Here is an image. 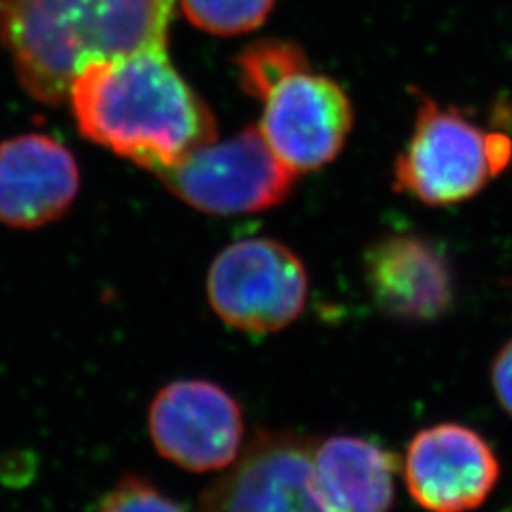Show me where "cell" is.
<instances>
[{"label": "cell", "mask_w": 512, "mask_h": 512, "mask_svg": "<svg viewBox=\"0 0 512 512\" xmlns=\"http://www.w3.org/2000/svg\"><path fill=\"white\" fill-rule=\"evenodd\" d=\"M69 101L86 139L154 173L217 139L215 116L175 69L167 38L86 65Z\"/></svg>", "instance_id": "1"}, {"label": "cell", "mask_w": 512, "mask_h": 512, "mask_svg": "<svg viewBox=\"0 0 512 512\" xmlns=\"http://www.w3.org/2000/svg\"><path fill=\"white\" fill-rule=\"evenodd\" d=\"M177 0H0V44L33 99L61 105L86 65L169 35Z\"/></svg>", "instance_id": "2"}, {"label": "cell", "mask_w": 512, "mask_h": 512, "mask_svg": "<svg viewBox=\"0 0 512 512\" xmlns=\"http://www.w3.org/2000/svg\"><path fill=\"white\" fill-rule=\"evenodd\" d=\"M512 160L511 135L463 110L420 97L414 128L393 165V188L433 207L475 198Z\"/></svg>", "instance_id": "3"}, {"label": "cell", "mask_w": 512, "mask_h": 512, "mask_svg": "<svg viewBox=\"0 0 512 512\" xmlns=\"http://www.w3.org/2000/svg\"><path fill=\"white\" fill-rule=\"evenodd\" d=\"M156 175L179 200L217 217L268 211L291 196L298 179L253 126L194 148Z\"/></svg>", "instance_id": "4"}, {"label": "cell", "mask_w": 512, "mask_h": 512, "mask_svg": "<svg viewBox=\"0 0 512 512\" xmlns=\"http://www.w3.org/2000/svg\"><path fill=\"white\" fill-rule=\"evenodd\" d=\"M207 298L226 325L251 334L289 327L308 302V274L289 247L249 238L222 249L207 275Z\"/></svg>", "instance_id": "5"}, {"label": "cell", "mask_w": 512, "mask_h": 512, "mask_svg": "<svg viewBox=\"0 0 512 512\" xmlns=\"http://www.w3.org/2000/svg\"><path fill=\"white\" fill-rule=\"evenodd\" d=\"M260 133L275 156L296 175L317 171L338 158L353 128L346 90L310 61L281 76L258 99Z\"/></svg>", "instance_id": "6"}, {"label": "cell", "mask_w": 512, "mask_h": 512, "mask_svg": "<svg viewBox=\"0 0 512 512\" xmlns=\"http://www.w3.org/2000/svg\"><path fill=\"white\" fill-rule=\"evenodd\" d=\"M148 433L162 458L190 473L228 469L243 452L238 401L207 380L162 387L148 410Z\"/></svg>", "instance_id": "7"}, {"label": "cell", "mask_w": 512, "mask_h": 512, "mask_svg": "<svg viewBox=\"0 0 512 512\" xmlns=\"http://www.w3.org/2000/svg\"><path fill=\"white\" fill-rule=\"evenodd\" d=\"M198 512H330L315 490L313 442L289 431H256L205 490Z\"/></svg>", "instance_id": "8"}, {"label": "cell", "mask_w": 512, "mask_h": 512, "mask_svg": "<svg viewBox=\"0 0 512 512\" xmlns=\"http://www.w3.org/2000/svg\"><path fill=\"white\" fill-rule=\"evenodd\" d=\"M406 486L416 503L431 512H467L494 492L499 461L476 431L440 423L420 431L408 444Z\"/></svg>", "instance_id": "9"}, {"label": "cell", "mask_w": 512, "mask_h": 512, "mask_svg": "<svg viewBox=\"0 0 512 512\" xmlns=\"http://www.w3.org/2000/svg\"><path fill=\"white\" fill-rule=\"evenodd\" d=\"M365 283L376 308L406 323L437 321L452 308L456 275L450 258L420 234H387L363 258Z\"/></svg>", "instance_id": "10"}, {"label": "cell", "mask_w": 512, "mask_h": 512, "mask_svg": "<svg viewBox=\"0 0 512 512\" xmlns=\"http://www.w3.org/2000/svg\"><path fill=\"white\" fill-rule=\"evenodd\" d=\"M80 190L73 152L44 133L0 143V222L35 230L61 219Z\"/></svg>", "instance_id": "11"}, {"label": "cell", "mask_w": 512, "mask_h": 512, "mask_svg": "<svg viewBox=\"0 0 512 512\" xmlns=\"http://www.w3.org/2000/svg\"><path fill=\"white\" fill-rule=\"evenodd\" d=\"M397 458L363 437L336 435L313 444L315 490L330 512H389Z\"/></svg>", "instance_id": "12"}, {"label": "cell", "mask_w": 512, "mask_h": 512, "mask_svg": "<svg viewBox=\"0 0 512 512\" xmlns=\"http://www.w3.org/2000/svg\"><path fill=\"white\" fill-rule=\"evenodd\" d=\"M186 19L203 33L236 37L258 29L275 0H179Z\"/></svg>", "instance_id": "13"}, {"label": "cell", "mask_w": 512, "mask_h": 512, "mask_svg": "<svg viewBox=\"0 0 512 512\" xmlns=\"http://www.w3.org/2000/svg\"><path fill=\"white\" fill-rule=\"evenodd\" d=\"M304 63H308V57L293 42L258 40L239 54V84L245 93L260 99L281 76Z\"/></svg>", "instance_id": "14"}, {"label": "cell", "mask_w": 512, "mask_h": 512, "mask_svg": "<svg viewBox=\"0 0 512 512\" xmlns=\"http://www.w3.org/2000/svg\"><path fill=\"white\" fill-rule=\"evenodd\" d=\"M97 512H186L143 476L126 475L103 497Z\"/></svg>", "instance_id": "15"}, {"label": "cell", "mask_w": 512, "mask_h": 512, "mask_svg": "<svg viewBox=\"0 0 512 512\" xmlns=\"http://www.w3.org/2000/svg\"><path fill=\"white\" fill-rule=\"evenodd\" d=\"M492 385L503 410L512 416V340L495 355L492 365Z\"/></svg>", "instance_id": "16"}]
</instances>
